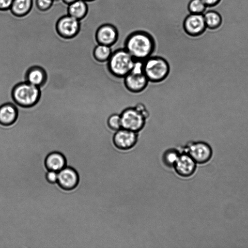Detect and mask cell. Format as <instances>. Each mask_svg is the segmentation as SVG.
<instances>
[{
	"instance_id": "19",
	"label": "cell",
	"mask_w": 248,
	"mask_h": 248,
	"mask_svg": "<svg viewBox=\"0 0 248 248\" xmlns=\"http://www.w3.org/2000/svg\"><path fill=\"white\" fill-rule=\"evenodd\" d=\"M203 15L208 29L216 30L221 26L222 22V17L216 10L207 8Z\"/></svg>"
},
{
	"instance_id": "4",
	"label": "cell",
	"mask_w": 248,
	"mask_h": 248,
	"mask_svg": "<svg viewBox=\"0 0 248 248\" xmlns=\"http://www.w3.org/2000/svg\"><path fill=\"white\" fill-rule=\"evenodd\" d=\"M143 72L149 81L159 82L164 80L169 72V65L163 58L150 56L143 61Z\"/></svg>"
},
{
	"instance_id": "29",
	"label": "cell",
	"mask_w": 248,
	"mask_h": 248,
	"mask_svg": "<svg viewBox=\"0 0 248 248\" xmlns=\"http://www.w3.org/2000/svg\"><path fill=\"white\" fill-rule=\"evenodd\" d=\"M83 0L85 1L87 3H90V2H92L95 0Z\"/></svg>"
},
{
	"instance_id": "6",
	"label": "cell",
	"mask_w": 248,
	"mask_h": 248,
	"mask_svg": "<svg viewBox=\"0 0 248 248\" xmlns=\"http://www.w3.org/2000/svg\"><path fill=\"white\" fill-rule=\"evenodd\" d=\"M143 61L136 60L132 70L124 77L126 88L133 93L143 90L147 85L148 79L143 72Z\"/></svg>"
},
{
	"instance_id": "9",
	"label": "cell",
	"mask_w": 248,
	"mask_h": 248,
	"mask_svg": "<svg viewBox=\"0 0 248 248\" xmlns=\"http://www.w3.org/2000/svg\"><path fill=\"white\" fill-rule=\"evenodd\" d=\"M138 140V132L123 128L115 131L112 138L114 147L122 151H129L134 148Z\"/></svg>"
},
{
	"instance_id": "20",
	"label": "cell",
	"mask_w": 248,
	"mask_h": 248,
	"mask_svg": "<svg viewBox=\"0 0 248 248\" xmlns=\"http://www.w3.org/2000/svg\"><path fill=\"white\" fill-rule=\"evenodd\" d=\"M111 54L110 46L99 44L95 47L93 51L95 59L101 62L108 61Z\"/></svg>"
},
{
	"instance_id": "5",
	"label": "cell",
	"mask_w": 248,
	"mask_h": 248,
	"mask_svg": "<svg viewBox=\"0 0 248 248\" xmlns=\"http://www.w3.org/2000/svg\"><path fill=\"white\" fill-rule=\"evenodd\" d=\"M182 152L187 154L197 164H204L208 162L212 157L211 146L202 140H191L182 146Z\"/></svg>"
},
{
	"instance_id": "16",
	"label": "cell",
	"mask_w": 248,
	"mask_h": 248,
	"mask_svg": "<svg viewBox=\"0 0 248 248\" xmlns=\"http://www.w3.org/2000/svg\"><path fill=\"white\" fill-rule=\"evenodd\" d=\"M46 79V74L45 70L39 66L30 67L26 74V81L39 87L45 83Z\"/></svg>"
},
{
	"instance_id": "8",
	"label": "cell",
	"mask_w": 248,
	"mask_h": 248,
	"mask_svg": "<svg viewBox=\"0 0 248 248\" xmlns=\"http://www.w3.org/2000/svg\"><path fill=\"white\" fill-rule=\"evenodd\" d=\"M120 115L123 128L139 132L145 124V117L135 107L125 109Z\"/></svg>"
},
{
	"instance_id": "14",
	"label": "cell",
	"mask_w": 248,
	"mask_h": 248,
	"mask_svg": "<svg viewBox=\"0 0 248 248\" xmlns=\"http://www.w3.org/2000/svg\"><path fill=\"white\" fill-rule=\"evenodd\" d=\"M18 115V109L15 103H7L0 107V124L9 125L15 123Z\"/></svg>"
},
{
	"instance_id": "25",
	"label": "cell",
	"mask_w": 248,
	"mask_h": 248,
	"mask_svg": "<svg viewBox=\"0 0 248 248\" xmlns=\"http://www.w3.org/2000/svg\"><path fill=\"white\" fill-rule=\"evenodd\" d=\"M58 172L49 170L46 175V178L48 182L54 183L57 182Z\"/></svg>"
},
{
	"instance_id": "15",
	"label": "cell",
	"mask_w": 248,
	"mask_h": 248,
	"mask_svg": "<svg viewBox=\"0 0 248 248\" xmlns=\"http://www.w3.org/2000/svg\"><path fill=\"white\" fill-rule=\"evenodd\" d=\"M89 12L88 3L83 0H77L67 5V14L80 21L87 16Z\"/></svg>"
},
{
	"instance_id": "7",
	"label": "cell",
	"mask_w": 248,
	"mask_h": 248,
	"mask_svg": "<svg viewBox=\"0 0 248 248\" xmlns=\"http://www.w3.org/2000/svg\"><path fill=\"white\" fill-rule=\"evenodd\" d=\"M80 29V21L68 14L61 16L55 24L57 35L64 40L76 38L78 35Z\"/></svg>"
},
{
	"instance_id": "30",
	"label": "cell",
	"mask_w": 248,
	"mask_h": 248,
	"mask_svg": "<svg viewBox=\"0 0 248 248\" xmlns=\"http://www.w3.org/2000/svg\"></svg>"
},
{
	"instance_id": "21",
	"label": "cell",
	"mask_w": 248,
	"mask_h": 248,
	"mask_svg": "<svg viewBox=\"0 0 248 248\" xmlns=\"http://www.w3.org/2000/svg\"><path fill=\"white\" fill-rule=\"evenodd\" d=\"M180 153L177 148L171 147L168 149L163 155V163L168 167H173Z\"/></svg>"
},
{
	"instance_id": "22",
	"label": "cell",
	"mask_w": 248,
	"mask_h": 248,
	"mask_svg": "<svg viewBox=\"0 0 248 248\" xmlns=\"http://www.w3.org/2000/svg\"><path fill=\"white\" fill-rule=\"evenodd\" d=\"M188 8L190 14H203L207 7L202 0H191Z\"/></svg>"
},
{
	"instance_id": "1",
	"label": "cell",
	"mask_w": 248,
	"mask_h": 248,
	"mask_svg": "<svg viewBox=\"0 0 248 248\" xmlns=\"http://www.w3.org/2000/svg\"><path fill=\"white\" fill-rule=\"evenodd\" d=\"M124 48L135 60L144 61L150 57L153 52L154 40L148 33L137 31L127 38Z\"/></svg>"
},
{
	"instance_id": "26",
	"label": "cell",
	"mask_w": 248,
	"mask_h": 248,
	"mask_svg": "<svg viewBox=\"0 0 248 248\" xmlns=\"http://www.w3.org/2000/svg\"><path fill=\"white\" fill-rule=\"evenodd\" d=\"M13 0H0V11L9 10Z\"/></svg>"
},
{
	"instance_id": "11",
	"label": "cell",
	"mask_w": 248,
	"mask_h": 248,
	"mask_svg": "<svg viewBox=\"0 0 248 248\" xmlns=\"http://www.w3.org/2000/svg\"><path fill=\"white\" fill-rule=\"evenodd\" d=\"M184 25L186 32L193 36L202 34L207 28L203 14H190L186 18Z\"/></svg>"
},
{
	"instance_id": "17",
	"label": "cell",
	"mask_w": 248,
	"mask_h": 248,
	"mask_svg": "<svg viewBox=\"0 0 248 248\" xmlns=\"http://www.w3.org/2000/svg\"><path fill=\"white\" fill-rule=\"evenodd\" d=\"M33 3V0H13L9 10L13 16L23 17L31 12Z\"/></svg>"
},
{
	"instance_id": "24",
	"label": "cell",
	"mask_w": 248,
	"mask_h": 248,
	"mask_svg": "<svg viewBox=\"0 0 248 248\" xmlns=\"http://www.w3.org/2000/svg\"><path fill=\"white\" fill-rule=\"evenodd\" d=\"M55 1V0H35V4L38 11L46 12L52 8Z\"/></svg>"
},
{
	"instance_id": "18",
	"label": "cell",
	"mask_w": 248,
	"mask_h": 248,
	"mask_svg": "<svg viewBox=\"0 0 248 248\" xmlns=\"http://www.w3.org/2000/svg\"><path fill=\"white\" fill-rule=\"evenodd\" d=\"M46 165L48 170L59 172L65 167V159L64 156L57 152L48 155L46 159Z\"/></svg>"
},
{
	"instance_id": "3",
	"label": "cell",
	"mask_w": 248,
	"mask_h": 248,
	"mask_svg": "<svg viewBox=\"0 0 248 248\" xmlns=\"http://www.w3.org/2000/svg\"><path fill=\"white\" fill-rule=\"evenodd\" d=\"M12 95L15 104L28 108L37 103L40 98V90L39 87L25 81L14 87Z\"/></svg>"
},
{
	"instance_id": "23",
	"label": "cell",
	"mask_w": 248,
	"mask_h": 248,
	"mask_svg": "<svg viewBox=\"0 0 248 248\" xmlns=\"http://www.w3.org/2000/svg\"><path fill=\"white\" fill-rule=\"evenodd\" d=\"M107 124L110 129L115 132L122 128V123L120 114L114 113L108 117Z\"/></svg>"
},
{
	"instance_id": "27",
	"label": "cell",
	"mask_w": 248,
	"mask_h": 248,
	"mask_svg": "<svg viewBox=\"0 0 248 248\" xmlns=\"http://www.w3.org/2000/svg\"><path fill=\"white\" fill-rule=\"evenodd\" d=\"M207 8H212L217 5L221 0H202Z\"/></svg>"
},
{
	"instance_id": "13",
	"label": "cell",
	"mask_w": 248,
	"mask_h": 248,
	"mask_svg": "<svg viewBox=\"0 0 248 248\" xmlns=\"http://www.w3.org/2000/svg\"><path fill=\"white\" fill-rule=\"evenodd\" d=\"M78 182V173L71 168L64 167L58 172L57 182L63 189H73L77 185Z\"/></svg>"
},
{
	"instance_id": "2",
	"label": "cell",
	"mask_w": 248,
	"mask_h": 248,
	"mask_svg": "<svg viewBox=\"0 0 248 248\" xmlns=\"http://www.w3.org/2000/svg\"><path fill=\"white\" fill-rule=\"evenodd\" d=\"M136 60L125 49L113 51L108 61L109 71L114 76L124 78L133 69Z\"/></svg>"
},
{
	"instance_id": "10",
	"label": "cell",
	"mask_w": 248,
	"mask_h": 248,
	"mask_svg": "<svg viewBox=\"0 0 248 248\" xmlns=\"http://www.w3.org/2000/svg\"><path fill=\"white\" fill-rule=\"evenodd\" d=\"M173 167L178 175L188 178L195 173L197 163L187 154L181 152Z\"/></svg>"
},
{
	"instance_id": "28",
	"label": "cell",
	"mask_w": 248,
	"mask_h": 248,
	"mask_svg": "<svg viewBox=\"0 0 248 248\" xmlns=\"http://www.w3.org/2000/svg\"><path fill=\"white\" fill-rule=\"evenodd\" d=\"M61 0L64 4H66V5H68L73 3L74 2L76 1L77 0Z\"/></svg>"
},
{
	"instance_id": "12",
	"label": "cell",
	"mask_w": 248,
	"mask_h": 248,
	"mask_svg": "<svg viewBox=\"0 0 248 248\" xmlns=\"http://www.w3.org/2000/svg\"><path fill=\"white\" fill-rule=\"evenodd\" d=\"M95 38L98 44L111 46L117 39V31L113 26L104 24L96 30Z\"/></svg>"
}]
</instances>
